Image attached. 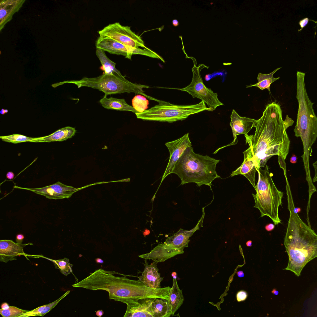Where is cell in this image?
Segmentation results:
<instances>
[{
    "label": "cell",
    "instance_id": "cell-1",
    "mask_svg": "<svg viewBox=\"0 0 317 317\" xmlns=\"http://www.w3.org/2000/svg\"><path fill=\"white\" fill-rule=\"evenodd\" d=\"M254 127V135H244L246 144L249 147L243 153L252 161L256 171L264 168L274 155L285 160L289 152L290 141L284 126L280 105L275 102L268 104Z\"/></svg>",
    "mask_w": 317,
    "mask_h": 317
},
{
    "label": "cell",
    "instance_id": "cell-2",
    "mask_svg": "<svg viewBox=\"0 0 317 317\" xmlns=\"http://www.w3.org/2000/svg\"><path fill=\"white\" fill-rule=\"evenodd\" d=\"M286 190L290 216L284 244L289 260L287 266L283 269L299 276L306 264L317 256V235L296 212L290 188Z\"/></svg>",
    "mask_w": 317,
    "mask_h": 317
},
{
    "label": "cell",
    "instance_id": "cell-3",
    "mask_svg": "<svg viewBox=\"0 0 317 317\" xmlns=\"http://www.w3.org/2000/svg\"><path fill=\"white\" fill-rule=\"evenodd\" d=\"M122 274L114 275V271L100 268L80 281L73 284L75 287L95 290H103L109 293V298L126 304L149 298L150 289L139 280H132Z\"/></svg>",
    "mask_w": 317,
    "mask_h": 317
},
{
    "label": "cell",
    "instance_id": "cell-4",
    "mask_svg": "<svg viewBox=\"0 0 317 317\" xmlns=\"http://www.w3.org/2000/svg\"><path fill=\"white\" fill-rule=\"evenodd\" d=\"M305 73L297 71L296 98L298 104L296 124L294 129L295 136L300 137L303 145L302 156L304 168L309 167L312 147L317 137V117L313 109L314 103L310 99L305 83Z\"/></svg>",
    "mask_w": 317,
    "mask_h": 317
},
{
    "label": "cell",
    "instance_id": "cell-5",
    "mask_svg": "<svg viewBox=\"0 0 317 317\" xmlns=\"http://www.w3.org/2000/svg\"><path fill=\"white\" fill-rule=\"evenodd\" d=\"M219 161L207 155L196 154L193 147H188L176 163L172 173L180 178L181 185L195 183L199 187L203 185L211 187L213 180L221 178L216 171Z\"/></svg>",
    "mask_w": 317,
    "mask_h": 317
},
{
    "label": "cell",
    "instance_id": "cell-6",
    "mask_svg": "<svg viewBox=\"0 0 317 317\" xmlns=\"http://www.w3.org/2000/svg\"><path fill=\"white\" fill-rule=\"evenodd\" d=\"M264 169L257 170L258 180L256 186V193L252 194L255 201L254 207L257 208L260 213V217H269L274 224L281 223L279 217L278 209L282 206L283 193L279 190L274 183L268 166L266 165Z\"/></svg>",
    "mask_w": 317,
    "mask_h": 317
},
{
    "label": "cell",
    "instance_id": "cell-7",
    "mask_svg": "<svg viewBox=\"0 0 317 317\" xmlns=\"http://www.w3.org/2000/svg\"><path fill=\"white\" fill-rule=\"evenodd\" d=\"M66 83L74 84L79 88L86 87L96 89L103 92L106 96L112 94L134 93L145 96L150 99L152 98L145 94L142 90L144 88H149V86L132 83L123 76L103 74L96 77H84L79 80L65 81L54 84V85L56 87Z\"/></svg>",
    "mask_w": 317,
    "mask_h": 317
},
{
    "label": "cell",
    "instance_id": "cell-8",
    "mask_svg": "<svg viewBox=\"0 0 317 317\" xmlns=\"http://www.w3.org/2000/svg\"><path fill=\"white\" fill-rule=\"evenodd\" d=\"M159 103L141 113H135L137 119L144 120L168 122L172 123L183 120L191 115L205 111H211L202 101L198 104L178 105L154 99Z\"/></svg>",
    "mask_w": 317,
    "mask_h": 317
},
{
    "label": "cell",
    "instance_id": "cell-9",
    "mask_svg": "<svg viewBox=\"0 0 317 317\" xmlns=\"http://www.w3.org/2000/svg\"><path fill=\"white\" fill-rule=\"evenodd\" d=\"M203 216L199 220L196 226L190 230L180 228L172 236L168 237L165 241L158 244L151 251L138 255L144 259H151L158 263L163 262L175 256L184 253V249L188 247L189 238L199 229Z\"/></svg>",
    "mask_w": 317,
    "mask_h": 317
},
{
    "label": "cell",
    "instance_id": "cell-10",
    "mask_svg": "<svg viewBox=\"0 0 317 317\" xmlns=\"http://www.w3.org/2000/svg\"><path fill=\"white\" fill-rule=\"evenodd\" d=\"M196 65H194L192 68L193 77L190 84L185 87L176 89L188 92L193 98L201 99L213 111L218 106L224 104L218 99L217 93H214L210 88H207L203 82L200 72L202 68L207 67L203 64H200L198 67Z\"/></svg>",
    "mask_w": 317,
    "mask_h": 317
},
{
    "label": "cell",
    "instance_id": "cell-11",
    "mask_svg": "<svg viewBox=\"0 0 317 317\" xmlns=\"http://www.w3.org/2000/svg\"><path fill=\"white\" fill-rule=\"evenodd\" d=\"M98 33L100 37L110 38L130 47H146L141 38L132 31L130 27L123 26L119 22L109 24Z\"/></svg>",
    "mask_w": 317,
    "mask_h": 317
},
{
    "label": "cell",
    "instance_id": "cell-12",
    "mask_svg": "<svg viewBox=\"0 0 317 317\" xmlns=\"http://www.w3.org/2000/svg\"><path fill=\"white\" fill-rule=\"evenodd\" d=\"M96 48H99L112 54L122 55L130 59L133 54H141L158 59L160 56L156 52L146 47L144 49L134 48L124 45L107 37H99L96 41Z\"/></svg>",
    "mask_w": 317,
    "mask_h": 317
},
{
    "label": "cell",
    "instance_id": "cell-13",
    "mask_svg": "<svg viewBox=\"0 0 317 317\" xmlns=\"http://www.w3.org/2000/svg\"><path fill=\"white\" fill-rule=\"evenodd\" d=\"M14 188L28 190L50 199L55 200L69 198L78 190L72 186L66 185L59 181L50 185L38 188H27L15 186Z\"/></svg>",
    "mask_w": 317,
    "mask_h": 317
},
{
    "label": "cell",
    "instance_id": "cell-14",
    "mask_svg": "<svg viewBox=\"0 0 317 317\" xmlns=\"http://www.w3.org/2000/svg\"><path fill=\"white\" fill-rule=\"evenodd\" d=\"M165 144L169 151L170 157L167 167L162 176L160 184L167 176L172 173L176 163L185 149L188 147L192 146L189 133L185 134L177 140L166 142Z\"/></svg>",
    "mask_w": 317,
    "mask_h": 317
},
{
    "label": "cell",
    "instance_id": "cell-15",
    "mask_svg": "<svg viewBox=\"0 0 317 317\" xmlns=\"http://www.w3.org/2000/svg\"><path fill=\"white\" fill-rule=\"evenodd\" d=\"M230 125L232 132L233 140L227 145L219 148L213 154L216 153L220 149L225 147L235 145L238 142L237 136L240 134L247 135L248 132L254 127L257 120L253 119L240 116L234 110H233L230 116Z\"/></svg>",
    "mask_w": 317,
    "mask_h": 317
},
{
    "label": "cell",
    "instance_id": "cell-16",
    "mask_svg": "<svg viewBox=\"0 0 317 317\" xmlns=\"http://www.w3.org/2000/svg\"><path fill=\"white\" fill-rule=\"evenodd\" d=\"M32 243L19 244L12 240H2L0 241V261L7 263L9 261L16 260L17 257L27 255L24 251L23 248Z\"/></svg>",
    "mask_w": 317,
    "mask_h": 317
},
{
    "label": "cell",
    "instance_id": "cell-17",
    "mask_svg": "<svg viewBox=\"0 0 317 317\" xmlns=\"http://www.w3.org/2000/svg\"><path fill=\"white\" fill-rule=\"evenodd\" d=\"M144 264L145 268L141 276L138 277L139 280L146 286L153 289H159L161 282L163 277H161L158 272L157 267L158 262L154 261L148 264L147 259H145Z\"/></svg>",
    "mask_w": 317,
    "mask_h": 317
},
{
    "label": "cell",
    "instance_id": "cell-18",
    "mask_svg": "<svg viewBox=\"0 0 317 317\" xmlns=\"http://www.w3.org/2000/svg\"><path fill=\"white\" fill-rule=\"evenodd\" d=\"M154 299H142L127 304V308L124 317H153L151 306Z\"/></svg>",
    "mask_w": 317,
    "mask_h": 317
},
{
    "label": "cell",
    "instance_id": "cell-19",
    "mask_svg": "<svg viewBox=\"0 0 317 317\" xmlns=\"http://www.w3.org/2000/svg\"><path fill=\"white\" fill-rule=\"evenodd\" d=\"M25 0H0V31L12 19L13 15L18 12Z\"/></svg>",
    "mask_w": 317,
    "mask_h": 317
},
{
    "label": "cell",
    "instance_id": "cell-20",
    "mask_svg": "<svg viewBox=\"0 0 317 317\" xmlns=\"http://www.w3.org/2000/svg\"><path fill=\"white\" fill-rule=\"evenodd\" d=\"M76 132L75 128L67 126L60 128L49 135L35 138L31 142H49L63 141L72 137L75 135Z\"/></svg>",
    "mask_w": 317,
    "mask_h": 317
},
{
    "label": "cell",
    "instance_id": "cell-21",
    "mask_svg": "<svg viewBox=\"0 0 317 317\" xmlns=\"http://www.w3.org/2000/svg\"><path fill=\"white\" fill-rule=\"evenodd\" d=\"M244 159L241 165L235 171L232 172V177L238 175H242L245 176L250 182L255 190V175L257 171L256 168L251 160L244 154Z\"/></svg>",
    "mask_w": 317,
    "mask_h": 317
},
{
    "label": "cell",
    "instance_id": "cell-22",
    "mask_svg": "<svg viewBox=\"0 0 317 317\" xmlns=\"http://www.w3.org/2000/svg\"><path fill=\"white\" fill-rule=\"evenodd\" d=\"M184 300L182 291L179 288L176 279L173 278L172 286L170 290L168 299L167 300L172 316L174 315L180 307Z\"/></svg>",
    "mask_w": 317,
    "mask_h": 317
},
{
    "label": "cell",
    "instance_id": "cell-23",
    "mask_svg": "<svg viewBox=\"0 0 317 317\" xmlns=\"http://www.w3.org/2000/svg\"><path fill=\"white\" fill-rule=\"evenodd\" d=\"M104 96L99 102L105 108L119 111H128L135 114L138 113L134 108L128 104L124 99H118L111 97L109 98Z\"/></svg>",
    "mask_w": 317,
    "mask_h": 317
},
{
    "label": "cell",
    "instance_id": "cell-24",
    "mask_svg": "<svg viewBox=\"0 0 317 317\" xmlns=\"http://www.w3.org/2000/svg\"><path fill=\"white\" fill-rule=\"evenodd\" d=\"M105 52L101 49L96 48V54L102 65V69L104 71L103 74L122 76L120 72L116 68V63L106 56Z\"/></svg>",
    "mask_w": 317,
    "mask_h": 317
},
{
    "label": "cell",
    "instance_id": "cell-25",
    "mask_svg": "<svg viewBox=\"0 0 317 317\" xmlns=\"http://www.w3.org/2000/svg\"><path fill=\"white\" fill-rule=\"evenodd\" d=\"M151 308L153 317H169L172 315L167 300L154 298Z\"/></svg>",
    "mask_w": 317,
    "mask_h": 317
},
{
    "label": "cell",
    "instance_id": "cell-26",
    "mask_svg": "<svg viewBox=\"0 0 317 317\" xmlns=\"http://www.w3.org/2000/svg\"><path fill=\"white\" fill-rule=\"evenodd\" d=\"M281 67L277 68L272 72L267 74L259 73L257 78L258 82L254 85H247L246 88H249L253 86H255L262 90L267 89L270 92V86L271 84L280 78L279 77L276 78H274L273 77V75L274 73Z\"/></svg>",
    "mask_w": 317,
    "mask_h": 317
},
{
    "label": "cell",
    "instance_id": "cell-27",
    "mask_svg": "<svg viewBox=\"0 0 317 317\" xmlns=\"http://www.w3.org/2000/svg\"><path fill=\"white\" fill-rule=\"evenodd\" d=\"M70 292L68 291L59 298L49 304L39 307L34 309L28 311L20 315L19 317H28L31 316H43L46 313L54 308L63 298L67 296Z\"/></svg>",
    "mask_w": 317,
    "mask_h": 317
},
{
    "label": "cell",
    "instance_id": "cell-28",
    "mask_svg": "<svg viewBox=\"0 0 317 317\" xmlns=\"http://www.w3.org/2000/svg\"><path fill=\"white\" fill-rule=\"evenodd\" d=\"M49 259L53 263L55 268L59 269L63 275L67 276L72 272V267L73 265L70 263L68 258H64L63 259L57 260Z\"/></svg>",
    "mask_w": 317,
    "mask_h": 317
},
{
    "label": "cell",
    "instance_id": "cell-29",
    "mask_svg": "<svg viewBox=\"0 0 317 317\" xmlns=\"http://www.w3.org/2000/svg\"><path fill=\"white\" fill-rule=\"evenodd\" d=\"M132 107L138 113L147 110L149 101L143 96L138 94L135 96L132 101Z\"/></svg>",
    "mask_w": 317,
    "mask_h": 317
},
{
    "label": "cell",
    "instance_id": "cell-30",
    "mask_svg": "<svg viewBox=\"0 0 317 317\" xmlns=\"http://www.w3.org/2000/svg\"><path fill=\"white\" fill-rule=\"evenodd\" d=\"M28 310H23L16 307L11 306L0 309V314L4 317H19Z\"/></svg>",
    "mask_w": 317,
    "mask_h": 317
},
{
    "label": "cell",
    "instance_id": "cell-31",
    "mask_svg": "<svg viewBox=\"0 0 317 317\" xmlns=\"http://www.w3.org/2000/svg\"><path fill=\"white\" fill-rule=\"evenodd\" d=\"M35 138L30 137L23 135L18 134L0 136V138L3 141L11 142L14 144L22 142H31Z\"/></svg>",
    "mask_w": 317,
    "mask_h": 317
},
{
    "label": "cell",
    "instance_id": "cell-32",
    "mask_svg": "<svg viewBox=\"0 0 317 317\" xmlns=\"http://www.w3.org/2000/svg\"><path fill=\"white\" fill-rule=\"evenodd\" d=\"M248 296L246 292L244 290L238 291L236 295V298L238 302L243 301L246 300Z\"/></svg>",
    "mask_w": 317,
    "mask_h": 317
},
{
    "label": "cell",
    "instance_id": "cell-33",
    "mask_svg": "<svg viewBox=\"0 0 317 317\" xmlns=\"http://www.w3.org/2000/svg\"><path fill=\"white\" fill-rule=\"evenodd\" d=\"M294 121L291 118H290L288 115H287L286 119L284 120H283V123L284 128L286 130L289 126L293 125Z\"/></svg>",
    "mask_w": 317,
    "mask_h": 317
},
{
    "label": "cell",
    "instance_id": "cell-34",
    "mask_svg": "<svg viewBox=\"0 0 317 317\" xmlns=\"http://www.w3.org/2000/svg\"><path fill=\"white\" fill-rule=\"evenodd\" d=\"M309 21H313L314 22H315V21L313 20H309L308 18L307 17L303 19L302 20H300L299 22V24L301 27V28L300 29H299L298 30V31L299 32L301 31L303 29V28L304 27L308 24ZM315 22H316L315 21Z\"/></svg>",
    "mask_w": 317,
    "mask_h": 317
},
{
    "label": "cell",
    "instance_id": "cell-35",
    "mask_svg": "<svg viewBox=\"0 0 317 317\" xmlns=\"http://www.w3.org/2000/svg\"><path fill=\"white\" fill-rule=\"evenodd\" d=\"M24 238V237L23 234H17L16 235V243L19 244H22Z\"/></svg>",
    "mask_w": 317,
    "mask_h": 317
},
{
    "label": "cell",
    "instance_id": "cell-36",
    "mask_svg": "<svg viewBox=\"0 0 317 317\" xmlns=\"http://www.w3.org/2000/svg\"><path fill=\"white\" fill-rule=\"evenodd\" d=\"M275 228V225L271 223L267 224L265 226V229L268 232L272 231Z\"/></svg>",
    "mask_w": 317,
    "mask_h": 317
},
{
    "label": "cell",
    "instance_id": "cell-37",
    "mask_svg": "<svg viewBox=\"0 0 317 317\" xmlns=\"http://www.w3.org/2000/svg\"><path fill=\"white\" fill-rule=\"evenodd\" d=\"M297 158L296 156L293 154L290 158V162L292 163H295L297 162Z\"/></svg>",
    "mask_w": 317,
    "mask_h": 317
},
{
    "label": "cell",
    "instance_id": "cell-38",
    "mask_svg": "<svg viewBox=\"0 0 317 317\" xmlns=\"http://www.w3.org/2000/svg\"><path fill=\"white\" fill-rule=\"evenodd\" d=\"M6 177L8 179L11 180L14 178V175L13 173L11 172H8L6 175Z\"/></svg>",
    "mask_w": 317,
    "mask_h": 317
},
{
    "label": "cell",
    "instance_id": "cell-39",
    "mask_svg": "<svg viewBox=\"0 0 317 317\" xmlns=\"http://www.w3.org/2000/svg\"><path fill=\"white\" fill-rule=\"evenodd\" d=\"M96 315L98 317H101L104 314V311L102 310H97L96 312Z\"/></svg>",
    "mask_w": 317,
    "mask_h": 317
},
{
    "label": "cell",
    "instance_id": "cell-40",
    "mask_svg": "<svg viewBox=\"0 0 317 317\" xmlns=\"http://www.w3.org/2000/svg\"><path fill=\"white\" fill-rule=\"evenodd\" d=\"M237 276L239 277H243L244 276V274L242 271H239L237 272Z\"/></svg>",
    "mask_w": 317,
    "mask_h": 317
},
{
    "label": "cell",
    "instance_id": "cell-41",
    "mask_svg": "<svg viewBox=\"0 0 317 317\" xmlns=\"http://www.w3.org/2000/svg\"><path fill=\"white\" fill-rule=\"evenodd\" d=\"M173 25L175 27L179 25V23L178 21L176 19H174L172 21Z\"/></svg>",
    "mask_w": 317,
    "mask_h": 317
},
{
    "label": "cell",
    "instance_id": "cell-42",
    "mask_svg": "<svg viewBox=\"0 0 317 317\" xmlns=\"http://www.w3.org/2000/svg\"><path fill=\"white\" fill-rule=\"evenodd\" d=\"M150 231L148 229H146L144 231H143V235H144V237H145L146 235H149L150 234Z\"/></svg>",
    "mask_w": 317,
    "mask_h": 317
},
{
    "label": "cell",
    "instance_id": "cell-43",
    "mask_svg": "<svg viewBox=\"0 0 317 317\" xmlns=\"http://www.w3.org/2000/svg\"><path fill=\"white\" fill-rule=\"evenodd\" d=\"M95 261L96 263H103L104 262L103 261L102 259L99 258L96 259Z\"/></svg>",
    "mask_w": 317,
    "mask_h": 317
},
{
    "label": "cell",
    "instance_id": "cell-44",
    "mask_svg": "<svg viewBox=\"0 0 317 317\" xmlns=\"http://www.w3.org/2000/svg\"><path fill=\"white\" fill-rule=\"evenodd\" d=\"M8 112V110L7 109H2L0 111V114L2 115H4L5 114Z\"/></svg>",
    "mask_w": 317,
    "mask_h": 317
},
{
    "label": "cell",
    "instance_id": "cell-45",
    "mask_svg": "<svg viewBox=\"0 0 317 317\" xmlns=\"http://www.w3.org/2000/svg\"><path fill=\"white\" fill-rule=\"evenodd\" d=\"M271 293L275 295H277L279 294V291L276 289H274L271 291Z\"/></svg>",
    "mask_w": 317,
    "mask_h": 317
},
{
    "label": "cell",
    "instance_id": "cell-46",
    "mask_svg": "<svg viewBox=\"0 0 317 317\" xmlns=\"http://www.w3.org/2000/svg\"><path fill=\"white\" fill-rule=\"evenodd\" d=\"M246 245L247 247H251L252 245V241L249 240L246 242Z\"/></svg>",
    "mask_w": 317,
    "mask_h": 317
},
{
    "label": "cell",
    "instance_id": "cell-47",
    "mask_svg": "<svg viewBox=\"0 0 317 317\" xmlns=\"http://www.w3.org/2000/svg\"><path fill=\"white\" fill-rule=\"evenodd\" d=\"M294 209H295V211L296 212V213H298L300 212L301 211V209L300 208H299V207H297V208H295V207Z\"/></svg>",
    "mask_w": 317,
    "mask_h": 317
},
{
    "label": "cell",
    "instance_id": "cell-48",
    "mask_svg": "<svg viewBox=\"0 0 317 317\" xmlns=\"http://www.w3.org/2000/svg\"><path fill=\"white\" fill-rule=\"evenodd\" d=\"M172 276L173 277V278H177V274L175 272H173L172 274Z\"/></svg>",
    "mask_w": 317,
    "mask_h": 317
}]
</instances>
